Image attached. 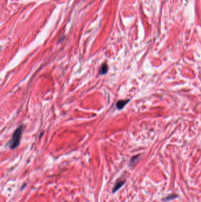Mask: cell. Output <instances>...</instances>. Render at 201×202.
I'll use <instances>...</instances> for the list:
<instances>
[{
	"instance_id": "6da1fadb",
	"label": "cell",
	"mask_w": 201,
	"mask_h": 202,
	"mask_svg": "<svg viewBox=\"0 0 201 202\" xmlns=\"http://www.w3.org/2000/svg\"><path fill=\"white\" fill-rule=\"evenodd\" d=\"M22 125H20L17 128L13 133V135L11 138L9 142V147L11 149H16L20 143L22 132Z\"/></svg>"
},
{
	"instance_id": "7a4b0ae2",
	"label": "cell",
	"mask_w": 201,
	"mask_h": 202,
	"mask_svg": "<svg viewBox=\"0 0 201 202\" xmlns=\"http://www.w3.org/2000/svg\"><path fill=\"white\" fill-rule=\"evenodd\" d=\"M125 182H126V180H119L117 181L113 188L112 193H115L117 190H119L125 184Z\"/></svg>"
},
{
	"instance_id": "3957f363",
	"label": "cell",
	"mask_w": 201,
	"mask_h": 202,
	"mask_svg": "<svg viewBox=\"0 0 201 202\" xmlns=\"http://www.w3.org/2000/svg\"><path fill=\"white\" fill-rule=\"evenodd\" d=\"M130 101V99H127V100H120L117 101L116 103V108L119 110L122 109L127 103Z\"/></svg>"
},
{
	"instance_id": "277c9868",
	"label": "cell",
	"mask_w": 201,
	"mask_h": 202,
	"mask_svg": "<svg viewBox=\"0 0 201 202\" xmlns=\"http://www.w3.org/2000/svg\"><path fill=\"white\" fill-rule=\"evenodd\" d=\"M178 197V196L177 194L173 193V194H170L169 195H168V196H166V197H164L163 199H162V200L163 202H168V201H169L171 200L176 199Z\"/></svg>"
},
{
	"instance_id": "5b68a950",
	"label": "cell",
	"mask_w": 201,
	"mask_h": 202,
	"mask_svg": "<svg viewBox=\"0 0 201 202\" xmlns=\"http://www.w3.org/2000/svg\"><path fill=\"white\" fill-rule=\"evenodd\" d=\"M107 70H108L107 64L106 63H103L100 67V69L99 70V74H101V75L106 74V73L107 72Z\"/></svg>"
},
{
	"instance_id": "8992f818",
	"label": "cell",
	"mask_w": 201,
	"mask_h": 202,
	"mask_svg": "<svg viewBox=\"0 0 201 202\" xmlns=\"http://www.w3.org/2000/svg\"><path fill=\"white\" fill-rule=\"evenodd\" d=\"M139 157H140V155H137V156H135L133 157L130 161V166H133L136 163V162L138 161Z\"/></svg>"
}]
</instances>
